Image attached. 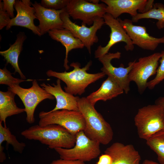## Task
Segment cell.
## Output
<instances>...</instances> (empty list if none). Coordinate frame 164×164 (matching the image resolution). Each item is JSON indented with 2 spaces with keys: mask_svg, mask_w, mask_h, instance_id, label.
Wrapping results in <instances>:
<instances>
[{
  "mask_svg": "<svg viewBox=\"0 0 164 164\" xmlns=\"http://www.w3.org/2000/svg\"><path fill=\"white\" fill-rule=\"evenodd\" d=\"M21 135L28 139L38 141L51 149H70L74 146L76 142V135L55 124L34 125L22 131Z\"/></svg>",
  "mask_w": 164,
  "mask_h": 164,
  "instance_id": "6da1fadb",
  "label": "cell"
},
{
  "mask_svg": "<svg viewBox=\"0 0 164 164\" xmlns=\"http://www.w3.org/2000/svg\"><path fill=\"white\" fill-rule=\"evenodd\" d=\"M79 111L83 114L86 122L84 132L90 139L106 145L112 140V128L102 115L95 108L86 97L80 98L77 102Z\"/></svg>",
  "mask_w": 164,
  "mask_h": 164,
  "instance_id": "7a4b0ae2",
  "label": "cell"
},
{
  "mask_svg": "<svg viewBox=\"0 0 164 164\" xmlns=\"http://www.w3.org/2000/svg\"><path fill=\"white\" fill-rule=\"evenodd\" d=\"M92 63L90 61L84 67L80 68L79 63L72 62L70 66L74 69L71 71L58 72L50 70L46 72V74L48 77H55L64 82L66 84L64 87L66 92L72 95H81L84 92L88 85L106 75L102 72L94 74L87 73V71L89 69Z\"/></svg>",
  "mask_w": 164,
  "mask_h": 164,
  "instance_id": "3957f363",
  "label": "cell"
},
{
  "mask_svg": "<svg viewBox=\"0 0 164 164\" xmlns=\"http://www.w3.org/2000/svg\"><path fill=\"white\" fill-rule=\"evenodd\" d=\"M134 120L139 137L145 140L155 133L164 131V111L158 105L139 109Z\"/></svg>",
  "mask_w": 164,
  "mask_h": 164,
  "instance_id": "277c9868",
  "label": "cell"
},
{
  "mask_svg": "<svg viewBox=\"0 0 164 164\" xmlns=\"http://www.w3.org/2000/svg\"><path fill=\"white\" fill-rule=\"evenodd\" d=\"M100 143L87 137L83 131L76 135V142L74 146L67 149L56 148L54 149L60 159L84 162L90 161L97 158L101 154Z\"/></svg>",
  "mask_w": 164,
  "mask_h": 164,
  "instance_id": "5b68a950",
  "label": "cell"
},
{
  "mask_svg": "<svg viewBox=\"0 0 164 164\" xmlns=\"http://www.w3.org/2000/svg\"><path fill=\"white\" fill-rule=\"evenodd\" d=\"M39 125H58L73 135H76L79 132L84 131L86 127L84 118L80 111L67 110L52 112L42 111L39 113Z\"/></svg>",
  "mask_w": 164,
  "mask_h": 164,
  "instance_id": "8992f818",
  "label": "cell"
},
{
  "mask_svg": "<svg viewBox=\"0 0 164 164\" xmlns=\"http://www.w3.org/2000/svg\"><path fill=\"white\" fill-rule=\"evenodd\" d=\"M8 89L17 95L22 101L26 114V120L29 124L35 122L34 113L38 104L44 100H54L55 98L40 87L36 80H33L32 85L29 88H24L19 84H14L8 87Z\"/></svg>",
  "mask_w": 164,
  "mask_h": 164,
  "instance_id": "52a82bcc",
  "label": "cell"
},
{
  "mask_svg": "<svg viewBox=\"0 0 164 164\" xmlns=\"http://www.w3.org/2000/svg\"><path fill=\"white\" fill-rule=\"evenodd\" d=\"M161 56L160 52L154 53L147 56L140 58L135 61L128 74L130 82L136 84L138 91L142 94L147 88V80L156 74Z\"/></svg>",
  "mask_w": 164,
  "mask_h": 164,
  "instance_id": "ba28073f",
  "label": "cell"
},
{
  "mask_svg": "<svg viewBox=\"0 0 164 164\" xmlns=\"http://www.w3.org/2000/svg\"><path fill=\"white\" fill-rule=\"evenodd\" d=\"M60 17L63 23V28L68 29L76 37L79 39L91 54V46L98 41L97 32L105 24L103 18L97 17L94 21L92 26L88 27L84 24H81L80 26L72 22L66 8L60 14Z\"/></svg>",
  "mask_w": 164,
  "mask_h": 164,
  "instance_id": "9c48e42d",
  "label": "cell"
},
{
  "mask_svg": "<svg viewBox=\"0 0 164 164\" xmlns=\"http://www.w3.org/2000/svg\"><path fill=\"white\" fill-rule=\"evenodd\" d=\"M107 5L104 3L95 4L85 0H70L66 7L70 16L82 21V24L93 25L97 17L103 18L106 13Z\"/></svg>",
  "mask_w": 164,
  "mask_h": 164,
  "instance_id": "30bf717a",
  "label": "cell"
},
{
  "mask_svg": "<svg viewBox=\"0 0 164 164\" xmlns=\"http://www.w3.org/2000/svg\"><path fill=\"white\" fill-rule=\"evenodd\" d=\"M121 54V53L118 51L114 53H108L98 59L103 65L101 68L102 72L114 79L124 92L127 94L130 90L128 74L136 60L129 62L126 67H125L123 64H121L118 67H114L111 63V61L113 59H119Z\"/></svg>",
  "mask_w": 164,
  "mask_h": 164,
  "instance_id": "8fae6325",
  "label": "cell"
},
{
  "mask_svg": "<svg viewBox=\"0 0 164 164\" xmlns=\"http://www.w3.org/2000/svg\"><path fill=\"white\" fill-rule=\"evenodd\" d=\"M103 18L105 24L108 26L111 29L110 39L105 46L103 47L100 45L98 47L95 51V57L98 59L108 53L109 50L113 45L121 42L125 43V48L126 51L133 50L134 45L118 19L107 13Z\"/></svg>",
  "mask_w": 164,
  "mask_h": 164,
  "instance_id": "7c38bea8",
  "label": "cell"
},
{
  "mask_svg": "<svg viewBox=\"0 0 164 164\" xmlns=\"http://www.w3.org/2000/svg\"><path fill=\"white\" fill-rule=\"evenodd\" d=\"M117 19L134 45L144 50L154 51L160 44H164V36L161 38L154 37L147 32L146 28L144 26L134 25L129 19Z\"/></svg>",
  "mask_w": 164,
  "mask_h": 164,
  "instance_id": "4fadbf2b",
  "label": "cell"
},
{
  "mask_svg": "<svg viewBox=\"0 0 164 164\" xmlns=\"http://www.w3.org/2000/svg\"><path fill=\"white\" fill-rule=\"evenodd\" d=\"M30 0H16L14 8L17 12L15 17L11 20L6 27L8 30L13 26L25 27L31 30L35 34L41 36L40 30L34 24V21L37 18L35 15L34 8L32 6Z\"/></svg>",
  "mask_w": 164,
  "mask_h": 164,
  "instance_id": "5bb4252c",
  "label": "cell"
},
{
  "mask_svg": "<svg viewBox=\"0 0 164 164\" xmlns=\"http://www.w3.org/2000/svg\"><path fill=\"white\" fill-rule=\"evenodd\" d=\"M32 5L35 8V15L39 22L38 27L41 36L53 29H63L60 15L66 8L58 10L47 9L36 1Z\"/></svg>",
  "mask_w": 164,
  "mask_h": 164,
  "instance_id": "9a60e30c",
  "label": "cell"
},
{
  "mask_svg": "<svg viewBox=\"0 0 164 164\" xmlns=\"http://www.w3.org/2000/svg\"><path fill=\"white\" fill-rule=\"evenodd\" d=\"M107 5L106 13L117 19L121 14L126 13L132 17L138 13L145 12L147 0H101Z\"/></svg>",
  "mask_w": 164,
  "mask_h": 164,
  "instance_id": "2e32d148",
  "label": "cell"
},
{
  "mask_svg": "<svg viewBox=\"0 0 164 164\" xmlns=\"http://www.w3.org/2000/svg\"><path fill=\"white\" fill-rule=\"evenodd\" d=\"M104 153L111 157L112 164H140V155L132 144L115 142L108 147Z\"/></svg>",
  "mask_w": 164,
  "mask_h": 164,
  "instance_id": "e0dca14e",
  "label": "cell"
},
{
  "mask_svg": "<svg viewBox=\"0 0 164 164\" xmlns=\"http://www.w3.org/2000/svg\"><path fill=\"white\" fill-rule=\"evenodd\" d=\"M60 80L58 79L56 84H53L52 86L45 83L40 84L42 87L53 95L56 99V103L55 107L50 111L60 110L79 111L77 102L80 98L64 91L61 86Z\"/></svg>",
  "mask_w": 164,
  "mask_h": 164,
  "instance_id": "ac0fdd59",
  "label": "cell"
},
{
  "mask_svg": "<svg viewBox=\"0 0 164 164\" xmlns=\"http://www.w3.org/2000/svg\"><path fill=\"white\" fill-rule=\"evenodd\" d=\"M48 33L51 39L60 42L65 47L66 55L63 66L66 70H68L70 68L68 65L69 52L73 49H82L84 46V45L70 31L66 29H53Z\"/></svg>",
  "mask_w": 164,
  "mask_h": 164,
  "instance_id": "d6986e66",
  "label": "cell"
},
{
  "mask_svg": "<svg viewBox=\"0 0 164 164\" xmlns=\"http://www.w3.org/2000/svg\"><path fill=\"white\" fill-rule=\"evenodd\" d=\"M123 89L112 78L108 77L103 82L100 88L86 98L92 105L94 106L98 101H106L123 94Z\"/></svg>",
  "mask_w": 164,
  "mask_h": 164,
  "instance_id": "ffe728a7",
  "label": "cell"
},
{
  "mask_svg": "<svg viewBox=\"0 0 164 164\" xmlns=\"http://www.w3.org/2000/svg\"><path fill=\"white\" fill-rule=\"evenodd\" d=\"M26 38L24 32H20L17 36L14 43L11 45L7 50L0 51V55L3 56L7 64H11L15 70V73H18L22 79L26 80V78L21 70L18 64L19 55L22 50L23 43Z\"/></svg>",
  "mask_w": 164,
  "mask_h": 164,
  "instance_id": "44dd1931",
  "label": "cell"
},
{
  "mask_svg": "<svg viewBox=\"0 0 164 164\" xmlns=\"http://www.w3.org/2000/svg\"><path fill=\"white\" fill-rule=\"evenodd\" d=\"M15 95L9 90L5 92L0 91V122H3L4 126H6L7 117L25 111L24 108H20L17 106L14 99Z\"/></svg>",
  "mask_w": 164,
  "mask_h": 164,
  "instance_id": "7402d4cb",
  "label": "cell"
},
{
  "mask_svg": "<svg viewBox=\"0 0 164 164\" xmlns=\"http://www.w3.org/2000/svg\"><path fill=\"white\" fill-rule=\"evenodd\" d=\"M144 19H157L156 24L159 29L164 28V5L160 3H154L152 8L149 11L143 13H138L135 16L132 17V22H136L139 20Z\"/></svg>",
  "mask_w": 164,
  "mask_h": 164,
  "instance_id": "603a6c76",
  "label": "cell"
},
{
  "mask_svg": "<svg viewBox=\"0 0 164 164\" xmlns=\"http://www.w3.org/2000/svg\"><path fill=\"white\" fill-rule=\"evenodd\" d=\"M147 145L156 154L160 164H164V131L158 132L147 139Z\"/></svg>",
  "mask_w": 164,
  "mask_h": 164,
  "instance_id": "cb8c5ba5",
  "label": "cell"
},
{
  "mask_svg": "<svg viewBox=\"0 0 164 164\" xmlns=\"http://www.w3.org/2000/svg\"><path fill=\"white\" fill-rule=\"evenodd\" d=\"M2 123L0 122V145H2L3 142H6L8 144L12 146L14 151L22 153L26 146V144L18 141L9 129L6 126H3Z\"/></svg>",
  "mask_w": 164,
  "mask_h": 164,
  "instance_id": "d4e9b609",
  "label": "cell"
},
{
  "mask_svg": "<svg viewBox=\"0 0 164 164\" xmlns=\"http://www.w3.org/2000/svg\"><path fill=\"white\" fill-rule=\"evenodd\" d=\"M33 80H23L15 78L12 76L11 73L7 69L6 66L2 69H0V84H5L8 87L14 85L19 84L22 82L26 81H32Z\"/></svg>",
  "mask_w": 164,
  "mask_h": 164,
  "instance_id": "484cf974",
  "label": "cell"
},
{
  "mask_svg": "<svg viewBox=\"0 0 164 164\" xmlns=\"http://www.w3.org/2000/svg\"><path fill=\"white\" fill-rule=\"evenodd\" d=\"M161 56L159 60L160 65L158 67L155 77L148 82L147 88L152 90L155 87L164 80V50L161 52Z\"/></svg>",
  "mask_w": 164,
  "mask_h": 164,
  "instance_id": "4316f807",
  "label": "cell"
},
{
  "mask_svg": "<svg viewBox=\"0 0 164 164\" xmlns=\"http://www.w3.org/2000/svg\"><path fill=\"white\" fill-rule=\"evenodd\" d=\"M70 0H42L41 4L46 8L56 10L66 8Z\"/></svg>",
  "mask_w": 164,
  "mask_h": 164,
  "instance_id": "83f0119b",
  "label": "cell"
},
{
  "mask_svg": "<svg viewBox=\"0 0 164 164\" xmlns=\"http://www.w3.org/2000/svg\"><path fill=\"white\" fill-rule=\"evenodd\" d=\"M11 18L3 8V2L0 1V29L6 27L9 24Z\"/></svg>",
  "mask_w": 164,
  "mask_h": 164,
  "instance_id": "f1b7e54d",
  "label": "cell"
},
{
  "mask_svg": "<svg viewBox=\"0 0 164 164\" xmlns=\"http://www.w3.org/2000/svg\"><path fill=\"white\" fill-rule=\"evenodd\" d=\"M15 0H3V8L8 13L11 19L15 17L14 15V5Z\"/></svg>",
  "mask_w": 164,
  "mask_h": 164,
  "instance_id": "f546056e",
  "label": "cell"
},
{
  "mask_svg": "<svg viewBox=\"0 0 164 164\" xmlns=\"http://www.w3.org/2000/svg\"><path fill=\"white\" fill-rule=\"evenodd\" d=\"M50 164H86L80 160H69L60 159L53 160Z\"/></svg>",
  "mask_w": 164,
  "mask_h": 164,
  "instance_id": "4dcf8cb0",
  "label": "cell"
},
{
  "mask_svg": "<svg viewBox=\"0 0 164 164\" xmlns=\"http://www.w3.org/2000/svg\"><path fill=\"white\" fill-rule=\"evenodd\" d=\"M112 164V160L111 157L105 153L100 156L98 161L96 163V164Z\"/></svg>",
  "mask_w": 164,
  "mask_h": 164,
  "instance_id": "1f68e13d",
  "label": "cell"
},
{
  "mask_svg": "<svg viewBox=\"0 0 164 164\" xmlns=\"http://www.w3.org/2000/svg\"><path fill=\"white\" fill-rule=\"evenodd\" d=\"M4 147L2 145H0V162H3L6 159V155L4 152Z\"/></svg>",
  "mask_w": 164,
  "mask_h": 164,
  "instance_id": "d6a6232c",
  "label": "cell"
},
{
  "mask_svg": "<svg viewBox=\"0 0 164 164\" xmlns=\"http://www.w3.org/2000/svg\"><path fill=\"white\" fill-rule=\"evenodd\" d=\"M155 104L161 107L164 111V96L160 97L157 98L155 101Z\"/></svg>",
  "mask_w": 164,
  "mask_h": 164,
  "instance_id": "836d02e7",
  "label": "cell"
},
{
  "mask_svg": "<svg viewBox=\"0 0 164 164\" xmlns=\"http://www.w3.org/2000/svg\"><path fill=\"white\" fill-rule=\"evenodd\" d=\"M142 164H160L156 162L149 159L145 160Z\"/></svg>",
  "mask_w": 164,
  "mask_h": 164,
  "instance_id": "e575fe53",
  "label": "cell"
},
{
  "mask_svg": "<svg viewBox=\"0 0 164 164\" xmlns=\"http://www.w3.org/2000/svg\"><path fill=\"white\" fill-rule=\"evenodd\" d=\"M88 1H89V2H92V3L95 4H99L98 3L99 2V0H88Z\"/></svg>",
  "mask_w": 164,
  "mask_h": 164,
  "instance_id": "d590c367",
  "label": "cell"
}]
</instances>
